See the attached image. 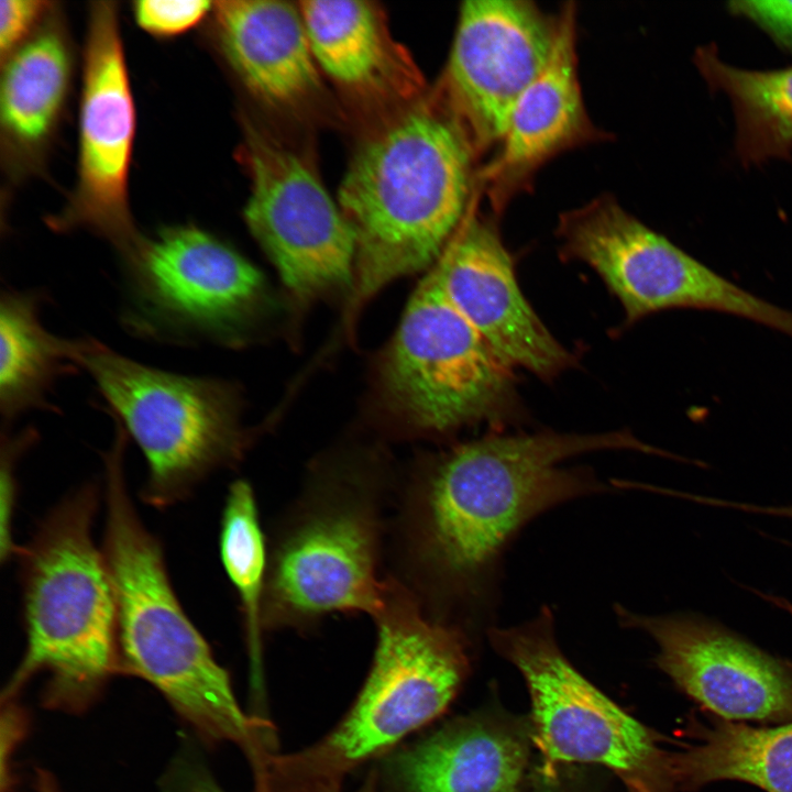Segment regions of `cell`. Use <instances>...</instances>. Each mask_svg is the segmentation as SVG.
<instances>
[{
    "instance_id": "1",
    "label": "cell",
    "mask_w": 792,
    "mask_h": 792,
    "mask_svg": "<svg viewBox=\"0 0 792 792\" xmlns=\"http://www.w3.org/2000/svg\"><path fill=\"white\" fill-rule=\"evenodd\" d=\"M605 450L657 454L629 431L490 435L419 461L398 476L385 574L436 623L474 647L497 626L505 556L534 519L610 487L573 457Z\"/></svg>"
},
{
    "instance_id": "2",
    "label": "cell",
    "mask_w": 792,
    "mask_h": 792,
    "mask_svg": "<svg viewBox=\"0 0 792 792\" xmlns=\"http://www.w3.org/2000/svg\"><path fill=\"white\" fill-rule=\"evenodd\" d=\"M474 158L436 94L361 142L338 194L355 238L356 299L437 263L471 205Z\"/></svg>"
},
{
    "instance_id": "3",
    "label": "cell",
    "mask_w": 792,
    "mask_h": 792,
    "mask_svg": "<svg viewBox=\"0 0 792 792\" xmlns=\"http://www.w3.org/2000/svg\"><path fill=\"white\" fill-rule=\"evenodd\" d=\"M397 481L373 455L311 465L267 537L265 634H307L333 614L377 613Z\"/></svg>"
},
{
    "instance_id": "4",
    "label": "cell",
    "mask_w": 792,
    "mask_h": 792,
    "mask_svg": "<svg viewBox=\"0 0 792 792\" xmlns=\"http://www.w3.org/2000/svg\"><path fill=\"white\" fill-rule=\"evenodd\" d=\"M123 454L105 457L102 548L117 601L119 670L152 684L202 741L251 752L263 723L241 708L228 671L183 609L162 548L131 502Z\"/></svg>"
},
{
    "instance_id": "5",
    "label": "cell",
    "mask_w": 792,
    "mask_h": 792,
    "mask_svg": "<svg viewBox=\"0 0 792 792\" xmlns=\"http://www.w3.org/2000/svg\"><path fill=\"white\" fill-rule=\"evenodd\" d=\"M373 660L352 705L310 746L274 754L255 792H333L360 766L385 757L438 718L471 670L472 642L429 618L413 595L385 574L373 616Z\"/></svg>"
},
{
    "instance_id": "6",
    "label": "cell",
    "mask_w": 792,
    "mask_h": 792,
    "mask_svg": "<svg viewBox=\"0 0 792 792\" xmlns=\"http://www.w3.org/2000/svg\"><path fill=\"white\" fill-rule=\"evenodd\" d=\"M98 492L87 485L63 501L13 553L20 563L26 648L2 700L45 672L43 702L88 708L119 670L117 601L92 539Z\"/></svg>"
},
{
    "instance_id": "7",
    "label": "cell",
    "mask_w": 792,
    "mask_h": 792,
    "mask_svg": "<svg viewBox=\"0 0 792 792\" xmlns=\"http://www.w3.org/2000/svg\"><path fill=\"white\" fill-rule=\"evenodd\" d=\"M66 355L89 374L142 451L148 504H175L241 459L248 439L237 397L223 382L147 366L91 338L66 340Z\"/></svg>"
},
{
    "instance_id": "8",
    "label": "cell",
    "mask_w": 792,
    "mask_h": 792,
    "mask_svg": "<svg viewBox=\"0 0 792 792\" xmlns=\"http://www.w3.org/2000/svg\"><path fill=\"white\" fill-rule=\"evenodd\" d=\"M512 367L452 304L432 267L386 352L382 384L414 433L444 436L499 417L513 392Z\"/></svg>"
},
{
    "instance_id": "9",
    "label": "cell",
    "mask_w": 792,
    "mask_h": 792,
    "mask_svg": "<svg viewBox=\"0 0 792 792\" xmlns=\"http://www.w3.org/2000/svg\"><path fill=\"white\" fill-rule=\"evenodd\" d=\"M561 255L590 265L620 301L626 324L667 309L730 314L792 338V311L717 274L609 196L560 216Z\"/></svg>"
},
{
    "instance_id": "10",
    "label": "cell",
    "mask_w": 792,
    "mask_h": 792,
    "mask_svg": "<svg viewBox=\"0 0 792 792\" xmlns=\"http://www.w3.org/2000/svg\"><path fill=\"white\" fill-rule=\"evenodd\" d=\"M486 640L526 682L535 741L548 765L596 763L623 780L668 782V756L649 729L587 681L562 652L549 606L521 624L493 627Z\"/></svg>"
},
{
    "instance_id": "11",
    "label": "cell",
    "mask_w": 792,
    "mask_h": 792,
    "mask_svg": "<svg viewBox=\"0 0 792 792\" xmlns=\"http://www.w3.org/2000/svg\"><path fill=\"white\" fill-rule=\"evenodd\" d=\"M250 176L244 220L284 284L307 299L351 284L355 238L315 170L271 132L245 122Z\"/></svg>"
},
{
    "instance_id": "12",
    "label": "cell",
    "mask_w": 792,
    "mask_h": 792,
    "mask_svg": "<svg viewBox=\"0 0 792 792\" xmlns=\"http://www.w3.org/2000/svg\"><path fill=\"white\" fill-rule=\"evenodd\" d=\"M125 266L128 318L156 338L230 341L262 292L260 272L196 226L167 227L145 238Z\"/></svg>"
},
{
    "instance_id": "13",
    "label": "cell",
    "mask_w": 792,
    "mask_h": 792,
    "mask_svg": "<svg viewBox=\"0 0 792 792\" xmlns=\"http://www.w3.org/2000/svg\"><path fill=\"white\" fill-rule=\"evenodd\" d=\"M79 110L77 182L54 229H87L132 258L145 238L134 227L128 201L135 113L117 9L89 10Z\"/></svg>"
},
{
    "instance_id": "14",
    "label": "cell",
    "mask_w": 792,
    "mask_h": 792,
    "mask_svg": "<svg viewBox=\"0 0 792 792\" xmlns=\"http://www.w3.org/2000/svg\"><path fill=\"white\" fill-rule=\"evenodd\" d=\"M559 15L522 0H468L436 95L475 157L499 144L512 113L546 67Z\"/></svg>"
},
{
    "instance_id": "15",
    "label": "cell",
    "mask_w": 792,
    "mask_h": 792,
    "mask_svg": "<svg viewBox=\"0 0 792 792\" xmlns=\"http://www.w3.org/2000/svg\"><path fill=\"white\" fill-rule=\"evenodd\" d=\"M614 612L618 625L651 637L654 662L679 689L724 721H792V662L695 613Z\"/></svg>"
},
{
    "instance_id": "16",
    "label": "cell",
    "mask_w": 792,
    "mask_h": 792,
    "mask_svg": "<svg viewBox=\"0 0 792 792\" xmlns=\"http://www.w3.org/2000/svg\"><path fill=\"white\" fill-rule=\"evenodd\" d=\"M433 267L452 304L510 366L547 380L573 365L522 295L498 231L473 201Z\"/></svg>"
},
{
    "instance_id": "17",
    "label": "cell",
    "mask_w": 792,
    "mask_h": 792,
    "mask_svg": "<svg viewBox=\"0 0 792 792\" xmlns=\"http://www.w3.org/2000/svg\"><path fill=\"white\" fill-rule=\"evenodd\" d=\"M602 133L591 122L578 77L575 8L559 14L551 56L517 102L494 158L477 174L492 207L499 211L527 187L537 169L558 153Z\"/></svg>"
},
{
    "instance_id": "18",
    "label": "cell",
    "mask_w": 792,
    "mask_h": 792,
    "mask_svg": "<svg viewBox=\"0 0 792 792\" xmlns=\"http://www.w3.org/2000/svg\"><path fill=\"white\" fill-rule=\"evenodd\" d=\"M221 50L257 99L298 109L322 91L298 6L272 0H229L213 6Z\"/></svg>"
},
{
    "instance_id": "19",
    "label": "cell",
    "mask_w": 792,
    "mask_h": 792,
    "mask_svg": "<svg viewBox=\"0 0 792 792\" xmlns=\"http://www.w3.org/2000/svg\"><path fill=\"white\" fill-rule=\"evenodd\" d=\"M527 760L526 741L508 727L455 719L385 756L378 785L383 792H515Z\"/></svg>"
},
{
    "instance_id": "20",
    "label": "cell",
    "mask_w": 792,
    "mask_h": 792,
    "mask_svg": "<svg viewBox=\"0 0 792 792\" xmlns=\"http://www.w3.org/2000/svg\"><path fill=\"white\" fill-rule=\"evenodd\" d=\"M317 65L345 91L374 100L420 97L422 78L369 1L298 3Z\"/></svg>"
},
{
    "instance_id": "21",
    "label": "cell",
    "mask_w": 792,
    "mask_h": 792,
    "mask_svg": "<svg viewBox=\"0 0 792 792\" xmlns=\"http://www.w3.org/2000/svg\"><path fill=\"white\" fill-rule=\"evenodd\" d=\"M667 774L683 789L738 780L767 792H792V721L774 727L716 723L695 745L668 756Z\"/></svg>"
},
{
    "instance_id": "22",
    "label": "cell",
    "mask_w": 792,
    "mask_h": 792,
    "mask_svg": "<svg viewBox=\"0 0 792 792\" xmlns=\"http://www.w3.org/2000/svg\"><path fill=\"white\" fill-rule=\"evenodd\" d=\"M695 65L711 88L729 99L736 147L746 165L788 157L792 151V67L749 70L723 62L714 45L695 53Z\"/></svg>"
},
{
    "instance_id": "23",
    "label": "cell",
    "mask_w": 792,
    "mask_h": 792,
    "mask_svg": "<svg viewBox=\"0 0 792 792\" xmlns=\"http://www.w3.org/2000/svg\"><path fill=\"white\" fill-rule=\"evenodd\" d=\"M69 52L61 32L48 26L8 56L1 77V122L9 140L33 148L50 135L69 80Z\"/></svg>"
},
{
    "instance_id": "24",
    "label": "cell",
    "mask_w": 792,
    "mask_h": 792,
    "mask_svg": "<svg viewBox=\"0 0 792 792\" xmlns=\"http://www.w3.org/2000/svg\"><path fill=\"white\" fill-rule=\"evenodd\" d=\"M66 340L42 324L35 294L3 292L0 301V409L7 420L50 407L47 396L66 370ZM70 362V361H69Z\"/></svg>"
},
{
    "instance_id": "25",
    "label": "cell",
    "mask_w": 792,
    "mask_h": 792,
    "mask_svg": "<svg viewBox=\"0 0 792 792\" xmlns=\"http://www.w3.org/2000/svg\"><path fill=\"white\" fill-rule=\"evenodd\" d=\"M220 554L243 614L250 660L261 670L263 605L267 579V537L258 516L253 486L239 479L229 486L221 517Z\"/></svg>"
},
{
    "instance_id": "26",
    "label": "cell",
    "mask_w": 792,
    "mask_h": 792,
    "mask_svg": "<svg viewBox=\"0 0 792 792\" xmlns=\"http://www.w3.org/2000/svg\"><path fill=\"white\" fill-rule=\"evenodd\" d=\"M205 0H141L133 4L140 28L152 35L174 36L197 25L212 10Z\"/></svg>"
},
{
    "instance_id": "27",
    "label": "cell",
    "mask_w": 792,
    "mask_h": 792,
    "mask_svg": "<svg viewBox=\"0 0 792 792\" xmlns=\"http://www.w3.org/2000/svg\"><path fill=\"white\" fill-rule=\"evenodd\" d=\"M157 792H226L212 776L196 746L187 741L172 759Z\"/></svg>"
},
{
    "instance_id": "28",
    "label": "cell",
    "mask_w": 792,
    "mask_h": 792,
    "mask_svg": "<svg viewBox=\"0 0 792 792\" xmlns=\"http://www.w3.org/2000/svg\"><path fill=\"white\" fill-rule=\"evenodd\" d=\"M46 2L37 0H2L0 2V51L10 55L22 45L46 11Z\"/></svg>"
},
{
    "instance_id": "29",
    "label": "cell",
    "mask_w": 792,
    "mask_h": 792,
    "mask_svg": "<svg viewBox=\"0 0 792 792\" xmlns=\"http://www.w3.org/2000/svg\"><path fill=\"white\" fill-rule=\"evenodd\" d=\"M728 6L792 52V1H733Z\"/></svg>"
},
{
    "instance_id": "30",
    "label": "cell",
    "mask_w": 792,
    "mask_h": 792,
    "mask_svg": "<svg viewBox=\"0 0 792 792\" xmlns=\"http://www.w3.org/2000/svg\"><path fill=\"white\" fill-rule=\"evenodd\" d=\"M740 512L749 514H759L774 517H782L792 520V504L785 505H756L752 503H741Z\"/></svg>"
},
{
    "instance_id": "31",
    "label": "cell",
    "mask_w": 792,
    "mask_h": 792,
    "mask_svg": "<svg viewBox=\"0 0 792 792\" xmlns=\"http://www.w3.org/2000/svg\"><path fill=\"white\" fill-rule=\"evenodd\" d=\"M628 792H664L667 784L660 781L644 779H625L623 780Z\"/></svg>"
},
{
    "instance_id": "32",
    "label": "cell",
    "mask_w": 792,
    "mask_h": 792,
    "mask_svg": "<svg viewBox=\"0 0 792 792\" xmlns=\"http://www.w3.org/2000/svg\"><path fill=\"white\" fill-rule=\"evenodd\" d=\"M35 791L36 792H59V789L48 772L42 769L36 770L35 774Z\"/></svg>"
},
{
    "instance_id": "33",
    "label": "cell",
    "mask_w": 792,
    "mask_h": 792,
    "mask_svg": "<svg viewBox=\"0 0 792 792\" xmlns=\"http://www.w3.org/2000/svg\"><path fill=\"white\" fill-rule=\"evenodd\" d=\"M763 600L792 617V602L788 598L767 593L763 595Z\"/></svg>"
},
{
    "instance_id": "34",
    "label": "cell",
    "mask_w": 792,
    "mask_h": 792,
    "mask_svg": "<svg viewBox=\"0 0 792 792\" xmlns=\"http://www.w3.org/2000/svg\"><path fill=\"white\" fill-rule=\"evenodd\" d=\"M333 792H342L341 790L333 791ZM354 792H380V785H378V777L376 769H373L362 785Z\"/></svg>"
},
{
    "instance_id": "35",
    "label": "cell",
    "mask_w": 792,
    "mask_h": 792,
    "mask_svg": "<svg viewBox=\"0 0 792 792\" xmlns=\"http://www.w3.org/2000/svg\"><path fill=\"white\" fill-rule=\"evenodd\" d=\"M532 792H556V791L552 789H548V788H540V789L534 790Z\"/></svg>"
}]
</instances>
